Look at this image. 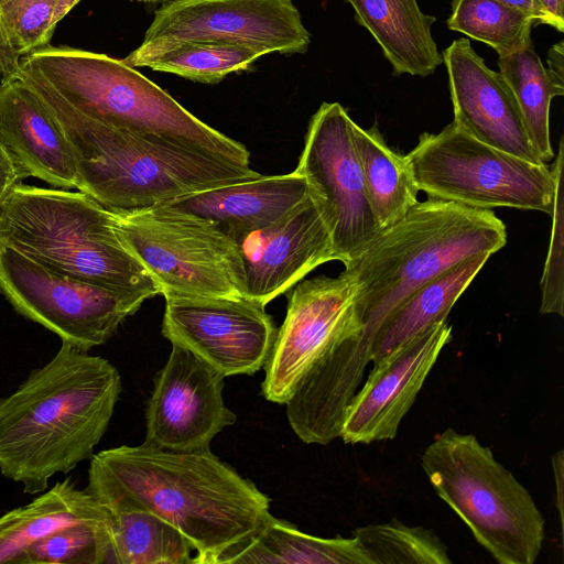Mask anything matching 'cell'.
I'll return each instance as SVG.
<instances>
[{
    "label": "cell",
    "mask_w": 564,
    "mask_h": 564,
    "mask_svg": "<svg viewBox=\"0 0 564 564\" xmlns=\"http://www.w3.org/2000/svg\"><path fill=\"white\" fill-rule=\"evenodd\" d=\"M85 490L115 509H141L192 544L193 564H227L268 523L270 499L210 449L121 445L91 456Z\"/></svg>",
    "instance_id": "6da1fadb"
},
{
    "label": "cell",
    "mask_w": 564,
    "mask_h": 564,
    "mask_svg": "<svg viewBox=\"0 0 564 564\" xmlns=\"http://www.w3.org/2000/svg\"><path fill=\"white\" fill-rule=\"evenodd\" d=\"M507 242L501 219L490 209L429 198L381 229L348 263L357 283L358 335L344 338L321 358L337 394L350 401L371 362L373 339L386 317L412 292L460 261L500 250Z\"/></svg>",
    "instance_id": "7a4b0ae2"
},
{
    "label": "cell",
    "mask_w": 564,
    "mask_h": 564,
    "mask_svg": "<svg viewBox=\"0 0 564 564\" xmlns=\"http://www.w3.org/2000/svg\"><path fill=\"white\" fill-rule=\"evenodd\" d=\"M122 391L107 359L62 343L54 357L0 398V473L37 495L90 459Z\"/></svg>",
    "instance_id": "3957f363"
},
{
    "label": "cell",
    "mask_w": 564,
    "mask_h": 564,
    "mask_svg": "<svg viewBox=\"0 0 564 564\" xmlns=\"http://www.w3.org/2000/svg\"><path fill=\"white\" fill-rule=\"evenodd\" d=\"M45 99L75 153L78 191L112 212H134L262 174L159 134L117 128L69 105L32 69H18Z\"/></svg>",
    "instance_id": "277c9868"
},
{
    "label": "cell",
    "mask_w": 564,
    "mask_h": 564,
    "mask_svg": "<svg viewBox=\"0 0 564 564\" xmlns=\"http://www.w3.org/2000/svg\"><path fill=\"white\" fill-rule=\"evenodd\" d=\"M0 242L96 285L147 300L160 294L117 237L113 212L80 191L17 184L0 207Z\"/></svg>",
    "instance_id": "5b68a950"
},
{
    "label": "cell",
    "mask_w": 564,
    "mask_h": 564,
    "mask_svg": "<svg viewBox=\"0 0 564 564\" xmlns=\"http://www.w3.org/2000/svg\"><path fill=\"white\" fill-rule=\"evenodd\" d=\"M23 65L82 113L117 128L159 134L249 165L247 148L209 127L122 59L47 45Z\"/></svg>",
    "instance_id": "8992f818"
},
{
    "label": "cell",
    "mask_w": 564,
    "mask_h": 564,
    "mask_svg": "<svg viewBox=\"0 0 564 564\" xmlns=\"http://www.w3.org/2000/svg\"><path fill=\"white\" fill-rule=\"evenodd\" d=\"M437 496L500 564H533L545 521L530 492L473 434L447 427L422 454Z\"/></svg>",
    "instance_id": "52a82bcc"
},
{
    "label": "cell",
    "mask_w": 564,
    "mask_h": 564,
    "mask_svg": "<svg viewBox=\"0 0 564 564\" xmlns=\"http://www.w3.org/2000/svg\"><path fill=\"white\" fill-rule=\"evenodd\" d=\"M113 229L164 297L246 296L239 248L215 223L162 204L113 212Z\"/></svg>",
    "instance_id": "ba28073f"
},
{
    "label": "cell",
    "mask_w": 564,
    "mask_h": 564,
    "mask_svg": "<svg viewBox=\"0 0 564 564\" xmlns=\"http://www.w3.org/2000/svg\"><path fill=\"white\" fill-rule=\"evenodd\" d=\"M404 156L416 188L429 198L479 209L552 213L554 178L545 163L490 147L454 122L437 133L421 134Z\"/></svg>",
    "instance_id": "9c48e42d"
},
{
    "label": "cell",
    "mask_w": 564,
    "mask_h": 564,
    "mask_svg": "<svg viewBox=\"0 0 564 564\" xmlns=\"http://www.w3.org/2000/svg\"><path fill=\"white\" fill-rule=\"evenodd\" d=\"M0 292L19 314L85 352L106 344L147 300L63 274L1 242Z\"/></svg>",
    "instance_id": "30bf717a"
},
{
    "label": "cell",
    "mask_w": 564,
    "mask_h": 564,
    "mask_svg": "<svg viewBox=\"0 0 564 564\" xmlns=\"http://www.w3.org/2000/svg\"><path fill=\"white\" fill-rule=\"evenodd\" d=\"M188 42L243 44L270 53H305L311 34L291 0H172L161 4L140 46L122 61L144 58Z\"/></svg>",
    "instance_id": "8fae6325"
},
{
    "label": "cell",
    "mask_w": 564,
    "mask_h": 564,
    "mask_svg": "<svg viewBox=\"0 0 564 564\" xmlns=\"http://www.w3.org/2000/svg\"><path fill=\"white\" fill-rule=\"evenodd\" d=\"M352 123L339 102H323L310 120L294 170L306 180L328 227L337 261L344 265L380 231L368 200Z\"/></svg>",
    "instance_id": "7c38bea8"
},
{
    "label": "cell",
    "mask_w": 564,
    "mask_h": 564,
    "mask_svg": "<svg viewBox=\"0 0 564 564\" xmlns=\"http://www.w3.org/2000/svg\"><path fill=\"white\" fill-rule=\"evenodd\" d=\"M357 283L343 271L338 276H317L300 282L288 300L263 367V397L284 404L295 386L326 350L343 338L358 335Z\"/></svg>",
    "instance_id": "4fadbf2b"
},
{
    "label": "cell",
    "mask_w": 564,
    "mask_h": 564,
    "mask_svg": "<svg viewBox=\"0 0 564 564\" xmlns=\"http://www.w3.org/2000/svg\"><path fill=\"white\" fill-rule=\"evenodd\" d=\"M162 335L225 378L265 365L278 328L265 306L246 296H167Z\"/></svg>",
    "instance_id": "5bb4252c"
},
{
    "label": "cell",
    "mask_w": 564,
    "mask_h": 564,
    "mask_svg": "<svg viewBox=\"0 0 564 564\" xmlns=\"http://www.w3.org/2000/svg\"><path fill=\"white\" fill-rule=\"evenodd\" d=\"M224 386L219 371L172 345L147 403L144 444L171 451L208 449L213 438L236 422L224 401Z\"/></svg>",
    "instance_id": "9a60e30c"
},
{
    "label": "cell",
    "mask_w": 564,
    "mask_h": 564,
    "mask_svg": "<svg viewBox=\"0 0 564 564\" xmlns=\"http://www.w3.org/2000/svg\"><path fill=\"white\" fill-rule=\"evenodd\" d=\"M231 238L243 263L246 297L263 306L318 265L337 260L328 227L311 193L279 219Z\"/></svg>",
    "instance_id": "2e32d148"
},
{
    "label": "cell",
    "mask_w": 564,
    "mask_h": 564,
    "mask_svg": "<svg viewBox=\"0 0 564 564\" xmlns=\"http://www.w3.org/2000/svg\"><path fill=\"white\" fill-rule=\"evenodd\" d=\"M451 339L452 326L446 321L440 322L372 365L346 409L339 437L347 444L394 438Z\"/></svg>",
    "instance_id": "e0dca14e"
},
{
    "label": "cell",
    "mask_w": 564,
    "mask_h": 564,
    "mask_svg": "<svg viewBox=\"0 0 564 564\" xmlns=\"http://www.w3.org/2000/svg\"><path fill=\"white\" fill-rule=\"evenodd\" d=\"M441 54L448 76L453 122L490 147L531 163H544L506 80L486 65L469 40L459 37Z\"/></svg>",
    "instance_id": "ac0fdd59"
},
{
    "label": "cell",
    "mask_w": 564,
    "mask_h": 564,
    "mask_svg": "<svg viewBox=\"0 0 564 564\" xmlns=\"http://www.w3.org/2000/svg\"><path fill=\"white\" fill-rule=\"evenodd\" d=\"M0 142L26 176L78 189L72 144L45 99L19 70L0 80Z\"/></svg>",
    "instance_id": "d6986e66"
},
{
    "label": "cell",
    "mask_w": 564,
    "mask_h": 564,
    "mask_svg": "<svg viewBox=\"0 0 564 564\" xmlns=\"http://www.w3.org/2000/svg\"><path fill=\"white\" fill-rule=\"evenodd\" d=\"M308 195L306 180L293 171L193 193L166 205L208 219L232 237L279 219Z\"/></svg>",
    "instance_id": "ffe728a7"
},
{
    "label": "cell",
    "mask_w": 564,
    "mask_h": 564,
    "mask_svg": "<svg viewBox=\"0 0 564 564\" xmlns=\"http://www.w3.org/2000/svg\"><path fill=\"white\" fill-rule=\"evenodd\" d=\"M391 64L393 75L429 76L443 63L432 35L435 17L416 0H344Z\"/></svg>",
    "instance_id": "44dd1931"
},
{
    "label": "cell",
    "mask_w": 564,
    "mask_h": 564,
    "mask_svg": "<svg viewBox=\"0 0 564 564\" xmlns=\"http://www.w3.org/2000/svg\"><path fill=\"white\" fill-rule=\"evenodd\" d=\"M109 520L107 507L65 478L31 502L0 516V564H12L20 552L58 530Z\"/></svg>",
    "instance_id": "7402d4cb"
},
{
    "label": "cell",
    "mask_w": 564,
    "mask_h": 564,
    "mask_svg": "<svg viewBox=\"0 0 564 564\" xmlns=\"http://www.w3.org/2000/svg\"><path fill=\"white\" fill-rule=\"evenodd\" d=\"M491 254L482 252L453 265L405 297L383 321L371 348L372 365L430 326L444 322Z\"/></svg>",
    "instance_id": "603a6c76"
},
{
    "label": "cell",
    "mask_w": 564,
    "mask_h": 564,
    "mask_svg": "<svg viewBox=\"0 0 564 564\" xmlns=\"http://www.w3.org/2000/svg\"><path fill=\"white\" fill-rule=\"evenodd\" d=\"M352 140L361 165L368 200L379 229L400 220L419 202L404 155L392 150L377 124L352 123Z\"/></svg>",
    "instance_id": "cb8c5ba5"
},
{
    "label": "cell",
    "mask_w": 564,
    "mask_h": 564,
    "mask_svg": "<svg viewBox=\"0 0 564 564\" xmlns=\"http://www.w3.org/2000/svg\"><path fill=\"white\" fill-rule=\"evenodd\" d=\"M227 564H370L356 538H318L273 516Z\"/></svg>",
    "instance_id": "d4e9b609"
},
{
    "label": "cell",
    "mask_w": 564,
    "mask_h": 564,
    "mask_svg": "<svg viewBox=\"0 0 564 564\" xmlns=\"http://www.w3.org/2000/svg\"><path fill=\"white\" fill-rule=\"evenodd\" d=\"M109 511V564L193 563L189 541L159 516L141 509Z\"/></svg>",
    "instance_id": "484cf974"
},
{
    "label": "cell",
    "mask_w": 564,
    "mask_h": 564,
    "mask_svg": "<svg viewBox=\"0 0 564 564\" xmlns=\"http://www.w3.org/2000/svg\"><path fill=\"white\" fill-rule=\"evenodd\" d=\"M499 73L509 86L539 158L546 163L555 154L550 138V106L561 96L552 84L532 42L522 50L498 58Z\"/></svg>",
    "instance_id": "4316f807"
},
{
    "label": "cell",
    "mask_w": 564,
    "mask_h": 564,
    "mask_svg": "<svg viewBox=\"0 0 564 564\" xmlns=\"http://www.w3.org/2000/svg\"><path fill=\"white\" fill-rule=\"evenodd\" d=\"M80 0L0 2V75H13L28 55L50 45L57 23Z\"/></svg>",
    "instance_id": "83f0119b"
},
{
    "label": "cell",
    "mask_w": 564,
    "mask_h": 564,
    "mask_svg": "<svg viewBox=\"0 0 564 564\" xmlns=\"http://www.w3.org/2000/svg\"><path fill=\"white\" fill-rule=\"evenodd\" d=\"M265 50L218 42H188L142 59L138 67L171 73L193 82L216 84L231 73L248 69Z\"/></svg>",
    "instance_id": "f1b7e54d"
},
{
    "label": "cell",
    "mask_w": 564,
    "mask_h": 564,
    "mask_svg": "<svg viewBox=\"0 0 564 564\" xmlns=\"http://www.w3.org/2000/svg\"><path fill=\"white\" fill-rule=\"evenodd\" d=\"M447 28L492 47L503 57L531 42L534 20L496 0H452Z\"/></svg>",
    "instance_id": "f546056e"
},
{
    "label": "cell",
    "mask_w": 564,
    "mask_h": 564,
    "mask_svg": "<svg viewBox=\"0 0 564 564\" xmlns=\"http://www.w3.org/2000/svg\"><path fill=\"white\" fill-rule=\"evenodd\" d=\"M370 564H449L448 551L430 529L399 520L369 524L352 532Z\"/></svg>",
    "instance_id": "4dcf8cb0"
},
{
    "label": "cell",
    "mask_w": 564,
    "mask_h": 564,
    "mask_svg": "<svg viewBox=\"0 0 564 564\" xmlns=\"http://www.w3.org/2000/svg\"><path fill=\"white\" fill-rule=\"evenodd\" d=\"M109 523L58 530L20 552L12 564H109Z\"/></svg>",
    "instance_id": "1f68e13d"
},
{
    "label": "cell",
    "mask_w": 564,
    "mask_h": 564,
    "mask_svg": "<svg viewBox=\"0 0 564 564\" xmlns=\"http://www.w3.org/2000/svg\"><path fill=\"white\" fill-rule=\"evenodd\" d=\"M564 144L560 139L554 163L550 167L554 178L552 228L547 256L540 282L542 314L564 315Z\"/></svg>",
    "instance_id": "d6a6232c"
},
{
    "label": "cell",
    "mask_w": 564,
    "mask_h": 564,
    "mask_svg": "<svg viewBox=\"0 0 564 564\" xmlns=\"http://www.w3.org/2000/svg\"><path fill=\"white\" fill-rule=\"evenodd\" d=\"M26 175L0 142V207L11 189Z\"/></svg>",
    "instance_id": "836d02e7"
},
{
    "label": "cell",
    "mask_w": 564,
    "mask_h": 564,
    "mask_svg": "<svg viewBox=\"0 0 564 564\" xmlns=\"http://www.w3.org/2000/svg\"><path fill=\"white\" fill-rule=\"evenodd\" d=\"M538 24L564 31V0H534Z\"/></svg>",
    "instance_id": "e575fe53"
},
{
    "label": "cell",
    "mask_w": 564,
    "mask_h": 564,
    "mask_svg": "<svg viewBox=\"0 0 564 564\" xmlns=\"http://www.w3.org/2000/svg\"><path fill=\"white\" fill-rule=\"evenodd\" d=\"M547 67L546 73L557 89L563 96L564 94V44L563 41L552 45L547 53Z\"/></svg>",
    "instance_id": "d590c367"
},
{
    "label": "cell",
    "mask_w": 564,
    "mask_h": 564,
    "mask_svg": "<svg viewBox=\"0 0 564 564\" xmlns=\"http://www.w3.org/2000/svg\"><path fill=\"white\" fill-rule=\"evenodd\" d=\"M564 451L560 449L552 457V468L555 479L556 508L560 514L561 528H563V484H564Z\"/></svg>",
    "instance_id": "8d00e7d4"
},
{
    "label": "cell",
    "mask_w": 564,
    "mask_h": 564,
    "mask_svg": "<svg viewBox=\"0 0 564 564\" xmlns=\"http://www.w3.org/2000/svg\"><path fill=\"white\" fill-rule=\"evenodd\" d=\"M509 8L516 9L536 21V8L534 0H496Z\"/></svg>",
    "instance_id": "74e56055"
},
{
    "label": "cell",
    "mask_w": 564,
    "mask_h": 564,
    "mask_svg": "<svg viewBox=\"0 0 564 564\" xmlns=\"http://www.w3.org/2000/svg\"><path fill=\"white\" fill-rule=\"evenodd\" d=\"M130 1L140 2V3L147 4V6H161V4H164L172 0H130Z\"/></svg>",
    "instance_id": "f35d334b"
},
{
    "label": "cell",
    "mask_w": 564,
    "mask_h": 564,
    "mask_svg": "<svg viewBox=\"0 0 564 564\" xmlns=\"http://www.w3.org/2000/svg\"><path fill=\"white\" fill-rule=\"evenodd\" d=\"M3 1V0H0V2Z\"/></svg>",
    "instance_id": "ab89813d"
},
{
    "label": "cell",
    "mask_w": 564,
    "mask_h": 564,
    "mask_svg": "<svg viewBox=\"0 0 564 564\" xmlns=\"http://www.w3.org/2000/svg\"><path fill=\"white\" fill-rule=\"evenodd\" d=\"M0 78H1V75H0ZM1 80V79H0Z\"/></svg>",
    "instance_id": "60d3db41"
}]
</instances>
